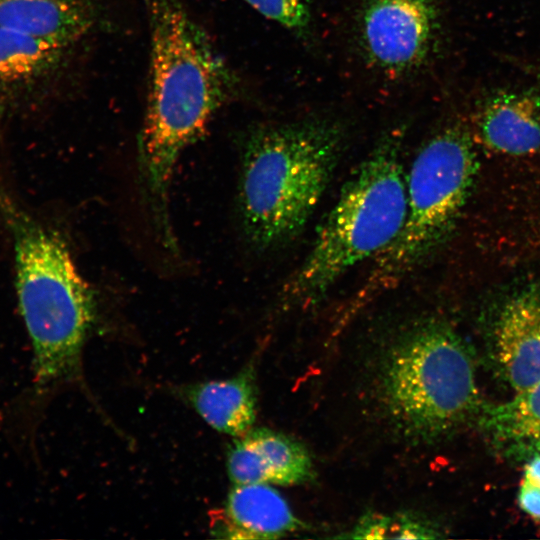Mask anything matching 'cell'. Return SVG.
<instances>
[{
    "label": "cell",
    "instance_id": "52a82bcc",
    "mask_svg": "<svg viewBox=\"0 0 540 540\" xmlns=\"http://www.w3.org/2000/svg\"><path fill=\"white\" fill-rule=\"evenodd\" d=\"M437 20L434 0H367L357 25L365 61L395 78L412 73L430 54Z\"/></svg>",
    "mask_w": 540,
    "mask_h": 540
},
{
    "label": "cell",
    "instance_id": "ac0fdd59",
    "mask_svg": "<svg viewBox=\"0 0 540 540\" xmlns=\"http://www.w3.org/2000/svg\"><path fill=\"white\" fill-rule=\"evenodd\" d=\"M518 502L525 513L540 519V487L522 480Z\"/></svg>",
    "mask_w": 540,
    "mask_h": 540
},
{
    "label": "cell",
    "instance_id": "4fadbf2b",
    "mask_svg": "<svg viewBox=\"0 0 540 540\" xmlns=\"http://www.w3.org/2000/svg\"><path fill=\"white\" fill-rule=\"evenodd\" d=\"M478 129L490 149L525 155L540 150V96L533 91L500 92L488 98Z\"/></svg>",
    "mask_w": 540,
    "mask_h": 540
},
{
    "label": "cell",
    "instance_id": "7c38bea8",
    "mask_svg": "<svg viewBox=\"0 0 540 540\" xmlns=\"http://www.w3.org/2000/svg\"><path fill=\"white\" fill-rule=\"evenodd\" d=\"M95 0H0V29L72 48L99 21Z\"/></svg>",
    "mask_w": 540,
    "mask_h": 540
},
{
    "label": "cell",
    "instance_id": "e0dca14e",
    "mask_svg": "<svg viewBox=\"0 0 540 540\" xmlns=\"http://www.w3.org/2000/svg\"><path fill=\"white\" fill-rule=\"evenodd\" d=\"M261 15L300 38H308L312 28V0H244Z\"/></svg>",
    "mask_w": 540,
    "mask_h": 540
},
{
    "label": "cell",
    "instance_id": "5b68a950",
    "mask_svg": "<svg viewBox=\"0 0 540 540\" xmlns=\"http://www.w3.org/2000/svg\"><path fill=\"white\" fill-rule=\"evenodd\" d=\"M16 228V288L33 347L35 389L43 393L79 378L96 303L56 234L31 223Z\"/></svg>",
    "mask_w": 540,
    "mask_h": 540
},
{
    "label": "cell",
    "instance_id": "9c48e42d",
    "mask_svg": "<svg viewBox=\"0 0 540 540\" xmlns=\"http://www.w3.org/2000/svg\"><path fill=\"white\" fill-rule=\"evenodd\" d=\"M227 471L234 484L295 485L309 481L313 464L294 438L269 429H250L229 448Z\"/></svg>",
    "mask_w": 540,
    "mask_h": 540
},
{
    "label": "cell",
    "instance_id": "ba28073f",
    "mask_svg": "<svg viewBox=\"0 0 540 540\" xmlns=\"http://www.w3.org/2000/svg\"><path fill=\"white\" fill-rule=\"evenodd\" d=\"M71 49L0 29V118L42 100Z\"/></svg>",
    "mask_w": 540,
    "mask_h": 540
},
{
    "label": "cell",
    "instance_id": "8fae6325",
    "mask_svg": "<svg viewBox=\"0 0 540 540\" xmlns=\"http://www.w3.org/2000/svg\"><path fill=\"white\" fill-rule=\"evenodd\" d=\"M212 532L230 539H274L303 527L270 484H234L223 509L212 513Z\"/></svg>",
    "mask_w": 540,
    "mask_h": 540
},
{
    "label": "cell",
    "instance_id": "3957f363",
    "mask_svg": "<svg viewBox=\"0 0 540 540\" xmlns=\"http://www.w3.org/2000/svg\"><path fill=\"white\" fill-rule=\"evenodd\" d=\"M403 126L385 133L343 185L283 299L307 308L350 269L375 258L398 235L406 213Z\"/></svg>",
    "mask_w": 540,
    "mask_h": 540
},
{
    "label": "cell",
    "instance_id": "9a60e30c",
    "mask_svg": "<svg viewBox=\"0 0 540 540\" xmlns=\"http://www.w3.org/2000/svg\"><path fill=\"white\" fill-rule=\"evenodd\" d=\"M479 425L503 454L518 459L539 455L540 383L483 409Z\"/></svg>",
    "mask_w": 540,
    "mask_h": 540
},
{
    "label": "cell",
    "instance_id": "7a4b0ae2",
    "mask_svg": "<svg viewBox=\"0 0 540 540\" xmlns=\"http://www.w3.org/2000/svg\"><path fill=\"white\" fill-rule=\"evenodd\" d=\"M346 131L330 118L250 129L241 146L238 207L247 242L283 247L306 227L343 153Z\"/></svg>",
    "mask_w": 540,
    "mask_h": 540
},
{
    "label": "cell",
    "instance_id": "30bf717a",
    "mask_svg": "<svg viewBox=\"0 0 540 540\" xmlns=\"http://www.w3.org/2000/svg\"><path fill=\"white\" fill-rule=\"evenodd\" d=\"M493 355L516 393L540 383V291H524L503 306L494 327Z\"/></svg>",
    "mask_w": 540,
    "mask_h": 540
},
{
    "label": "cell",
    "instance_id": "277c9868",
    "mask_svg": "<svg viewBox=\"0 0 540 540\" xmlns=\"http://www.w3.org/2000/svg\"><path fill=\"white\" fill-rule=\"evenodd\" d=\"M378 388L391 423L416 440L445 436L479 409L467 346L434 320L411 323L394 336L381 359Z\"/></svg>",
    "mask_w": 540,
    "mask_h": 540
},
{
    "label": "cell",
    "instance_id": "5bb4252c",
    "mask_svg": "<svg viewBox=\"0 0 540 540\" xmlns=\"http://www.w3.org/2000/svg\"><path fill=\"white\" fill-rule=\"evenodd\" d=\"M180 394L208 425L221 433L239 437L252 429L257 413L252 365L228 379L189 384L180 389Z\"/></svg>",
    "mask_w": 540,
    "mask_h": 540
},
{
    "label": "cell",
    "instance_id": "d6986e66",
    "mask_svg": "<svg viewBox=\"0 0 540 540\" xmlns=\"http://www.w3.org/2000/svg\"><path fill=\"white\" fill-rule=\"evenodd\" d=\"M523 480L540 487V454L531 457L526 464Z\"/></svg>",
    "mask_w": 540,
    "mask_h": 540
},
{
    "label": "cell",
    "instance_id": "6da1fadb",
    "mask_svg": "<svg viewBox=\"0 0 540 540\" xmlns=\"http://www.w3.org/2000/svg\"><path fill=\"white\" fill-rule=\"evenodd\" d=\"M150 27L147 106L138 140L151 209L170 238L167 193L181 152L234 100L237 75L181 0H143Z\"/></svg>",
    "mask_w": 540,
    "mask_h": 540
},
{
    "label": "cell",
    "instance_id": "8992f818",
    "mask_svg": "<svg viewBox=\"0 0 540 540\" xmlns=\"http://www.w3.org/2000/svg\"><path fill=\"white\" fill-rule=\"evenodd\" d=\"M477 171L468 134L448 127L418 151L406 173V213L395 239L375 258L352 300L363 305L403 282L444 239Z\"/></svg>",
    "mask_w": 540,
    "mask_h": 540
},
{
    "label": "cell",
    "instance_id": "2e32d148",
    "mask_svg": "<svg viewBox=\"0 0 540 540\" xmlns=\"http://www.w3.org/2000/svg\"><path fill=\"white\" fill-rule=\"evenodd\" d=\"M350 538L365 539H432L439 537L438 531L424 520L412 515L394 517L380 514L365 515L355 526Z\"/></svg>",
    "mask_w": 540,
    "mask_h": 540
}]
</instances>
